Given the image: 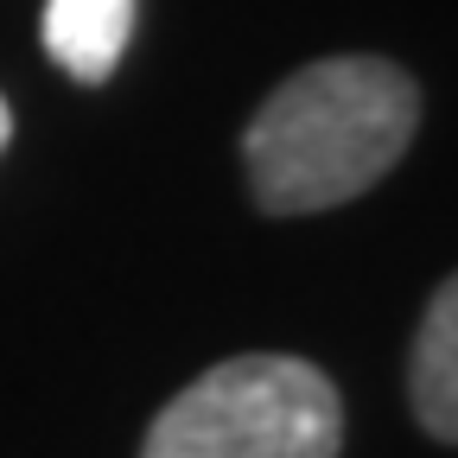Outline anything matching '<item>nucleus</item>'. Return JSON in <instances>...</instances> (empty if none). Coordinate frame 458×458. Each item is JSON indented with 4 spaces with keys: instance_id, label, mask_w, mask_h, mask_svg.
I'll return each instance as SVG.
<instances>
[{
    "instance_id": "1",
    "label": "nucleus",
    "mask_w": 458,
    "mask_h": 458,
    "mask_svg": "<svg viewBox=\"0 0 458 458\" xmlns=\"http://www.w3.org/2000/svg\"><path fill=\"white\" fill-rule=\"evenodd\" d=\"M420 128V83L388 57H318L242 128L249 191L267 216H312L363 198L401 165Z\"/></svg>"
},
{
    "instance_id": "2",
    "label": "nucleus",
    "mask_w": 458,
    "mask_h": 458,
    "mask_svg": "<svg viewBox=\"0 0 458 458\" xmlns=\"http://www.w3.org/2000/svg\"><path fill=\"white\" fill-rule=\"evenodd\" d=\"M344 401L306 357H229L153 414L140 458H337Z\"/></svg>"
},
{
    "instance_id": "3",
    "label": "nucleus",
    "mask_w": 458,
    "mask_h": 458,
    "mask_svg": "<svg viewBox=\"0 0 458 458\" xmlns=\"http://www.w3.org/2000/svg\"><path fill=\"white\" fill-rule=\"evenodd\" d=\"M134 38V0H45V57L77 83H108Z\"/></svg>"
},
{
    "instance_id": "4",
    "label": "nucleus",
    "mask_w": 458,
    "mask_h": 458,
    "mask_svg": "<svg viewBox=\"0 0 458 458\" xmlns=\"http://www.w3.org/2000/svg\"><path fill=\"white\" fill-rule=\"evenodd\" d=\"M408 394H414V420L433 439L458 445V274L427 300L408 357Z\"/></svg>"
},
{
    "instance_id": "5",
    "label": "nucleus",
    "mask_w": 458,
    "mask_h": 458,
    "mask_svg": "<svg viewBox=\"0 0 458 458\" xmlns=\"http://www.w3.org/2000/svg\"><path fill=\"white\" fill-rule=\"evenodd\" d=\"M7 134H13V114H7V102H0V147H7Z\"/></svg>"
}]
</instances>
